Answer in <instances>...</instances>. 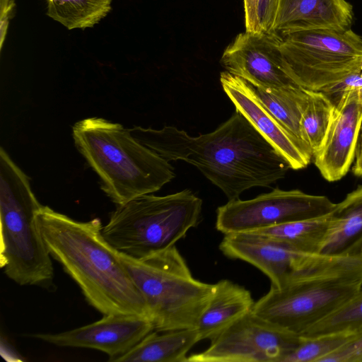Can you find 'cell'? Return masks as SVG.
I'll return each mask as SVG.
<instances>
[{
  "label": "cell",
  "mask_w": 362,
  "mask_h": 362,
  "mask_svg": "<svg viewBox=\"0 0 362 362\" xmlns=\"http://www.w3.org/2000/svg\"><path fill=\"white\" fill-rule=\"evenodd\" d=\"M130 133L168 161L194 165L229 200L254 187H269L283 178L286 160L240 112L214 131L189 136L175 127L160 129L134 126Z\"/></svg>",
  "instance_id": "cell-1"
},
{
  "label": "cell",
  "mask_w": 362,
  "mask_h": 362,
  "mask_svg": "<svg viewBox=\"0 0 362 362\" xmlns=\"http://www.w3.org/2000/svg\"><path fill=\"white\" fill-rule=\"evenodd\" d=\"M35 220L52 258L80 288L86 301L103 315H136L150 319L146 300L104 238L99 218L76 221L42 206Z\"/></svg>",
  "instance_id": "cell-2"
},
{
  "label": "cell",
  "mask_w": 362,
  "mask_h": 362,
  "mask_svg": "<svg viewBox=\"0 0 362 362\" xmlns=\"http://www.w3.org/2000/svg\"><path fill=\"white\" fill-rule=\"evenodd\" d=\"M75 146L117 206L159 190L175 177L169 161L139 141L122 124L101 117L77 122Z\"/></svg>",
  "instance_id": "cell-3"
},
{
  "label": "cell",
  "mask_w": 362,
  "mask_h": 362,
  "mask_svg": "<svg viewBox=\"0 0 362 362\" xmlns=\"http://www.w3.org/2000/svg\"><path fill=\"white\" fill-rule=\"evenodd\" d=\"M362 288V255H322L284 286L270 290L252 312L272 324L300 334Z\"/></svg>",
  "instance_id": "cell-4"
},
{
  "label": "cell",
  "mask_w": 362,
  "mask_h": 362,
  "mask_svg": "<svg viewBox=\"0 0 362 362\" xmlns=\"http://www.w3.org/2000/svg\"><path fill=\"white\" fill-rule=\"evenodd\" d=\"M42 205L28 177L0 149V267L20 286L52 290L54 268L51 255L36 223Z\"/></svg>",
  "instance_id": "cell-5"
},
{
  "label": "cell",
  "mask_w": 362,
  "mask_h": 362,
  "mask_svg": "<svg viewBox=\"0 0 362 362\" xmlns=\"http://www.w3.org/2000/svg\"><path fill=\"white\" fill-rule=\"evenodd\" d=\"M118 255L146 300L154 331L197 327L215 284L195 279L175 245L140 259Z\"/></svg>",
  "instance_id": "cell-6"
},
{
  "label": "cell",
  "mask_w": 362,
  "mask_h": 362,
  "mask_svg": "<svg viewBox=\"0 0 362 362\" xmlns=\"http://www.w3.org/2000/svg\"><path fill=\"white\" fill-rule=\"evenodd\" d=\"M202 209V200L188 189L144 194L117 206L102 233L117 251L144 258L175 245L198 225Z\"/></svg>",
  "instance_id": "cell-7"
},
{
  "label": "cell",
  "mask_w": 362,
  "mask_h": 362,
  "mask_svg": "<svg viewBox=\"0 0 362 362\" xmlns=\"http://www.w3.org/2000/svg\"><path fill=\"white\" fill-rule=\"evenodd\" d=\"M278 34L288 73L305 89L320 91L361 71L362 38L350 28L344 31L312 30Z\"/></svg>",
  "instance_id": "cell-8"
},
{
  "label": "cell",
  "mask_w": 362,
  "mask_h": 362,
  "mask_svg": "<svg viewBox=\"0 0 362 362\" xmlns=\"http://www.w3.org/2000/svg\"><path fill=\"white\" fill-rule=\"evenodd\" d=\"M335 204L322 195L275 188L248 200H229L216 210V228L224 235L255 232L275 226L323 216Z\"/></svg>",
  "instance_id": "cell-9"
},
{
  "label": "cell",
  "mask_w": 362,
  "mask_h": 362,
  "mask_svg": "<svg viewBox=\"0 0 362 362\" xmlns=\"http://www.w3.org/2000/svg\"><path fill=\"white\" fill-rule=\"evenodd\" d=\"M301 337L282 329L251 310L211 340L207 349L186 362H283Z\"/></svg>",
  "instance_id": "cell-10"
},
{
  "label": "cell",
  "mask_w": 362,
  "mask_h": 362,
  "mask_svg": "<svg viewBox=\"0 0 362 362\" xmlns=\"http://www.w3.org/2000/svg\"><path fill=\"white\" fill-rule=\"evenodd\" d=\"M280 43L277 33L245 30L226 48L221 64L255 88L298 86L288 73Z\"/></svg>",
  "instance_id": "cell-11"
},
{
  "label": "cell",
  "mask_w": 362,
  "mask_h": 362,
  "mask_svg": "<svg viewBox=\"0 0 362 362\" xmlns=\"http://www.w3.org/2000/svg\"><path fill=\"white\" fill-rule=\"evenodd\" d=\"M154 331L148 317L136 315L109 314L90 324L59 333L30 336L62 347L95 349L115 362Z\"/></svg>",
  "instance_id": "cell-12"
},
{
  "label": "cell",
  "mask_w": 362,
  "mask_h": 362,
  "mask_svg": "<svg viewBox=\"0 0 362 362\" xmlns=\"http://www.w3.org/2000/svg\"><path fill=\"white\" fill-rule=\"evenodd\" d=\"M219 249L227 257L243 260L259 269L276 288L284 286L321 256L304 253L283 241L256 232L224 235Z\"/></svg>",
  "instance_id": "cell-13"
},
{
  "label": "cell",
  "mask_w": 362,
  "mask_h": 362,
  "mask_svg": "<svg viewBox=\"0 0 362 362\" xmlns=\"http://www.w3.org/2000/svg\"><path fill=\"white\" fill-rule=\"evenodd\" d=\"M220 81L235 111L272 145L291 168L302 169L310 163L312 154L265 107L251 84L226 71L221 73Z\"/></svg>",
  "instance_id": "cell-14"
},
{
  "label": "cell",
  "mask_w": 362,
  "mask_h": 362,
  "mask_svg": "<svg viewBox=\"0 0 362 362\" xmlns=\"http://www.w3.org/2000/svg\"><path fill=\"white\" fill-rule=\"evenodd\" d=\"M362 124V89L351 90L335 107L320 151L313 156L323 177L334 182L349 171Z\"/></svg>",
  "instance_id": "cell-15"
},
{
  "label": "cell",
  "mask_w": 362,
  "mask_h": 362,
  "mask_svg": "<svg viewBox=\"0 0 362 362\" xmlns=\"http://www.w3.org/2000/svg\"><path fill=\"white\" fill-rule=\"evenodd\" d=\"M352 19V6L346 0H280L274 32L344 31Z\"/></svg>",
  "instance_id": "cell-16"
},
{
  "label": "cell",
  "mask_w": 362,
  "mask_h": 362,
  "mask_svg": "<svg viewBox=\"0 0 362 362\" xmlns=\"http://www.w3.org/2000/svg\"><path fill=\"white\" fill-rule=\"evenodd\" d=\"M329 214L330 223L320 254L362 255V185L335 204Z\"/></svg>",
  "instance_id": "cell-17"
},
{
  "label": "cell",
  "mask_w": 362,
  "mask_h": 362,
  "mask_svg": "<svg viewBox=\"0 0 362 362\" xmlns=\"http://www.w3.org/2000/svg\"><path fill=\"white\" fill-rule=\"evenodd\" d=\"M245 287L228 279L215 284V291L199 320L200 340L213 339L237 320L250 312L255 304Z\"/></svg>",
  "instance_id": "cell-18"
},
{
  "label": "cell",
  "mask_w": 362,
  "mask_h": 362,
  "mask_svg": "<svg viewBox=\"0 0 362 362\" xmlns=\"http://www.w3.org/2000/svg\"><path fill=\"white\" fill-rule=\"evenodd\" d=\"M200 340L197 328L153 331L115 362H186Z\"/></svg>",
  "instance_id": "cell-19"
},
{
  "label": "cell",
  "mask_w": 362,
  "mask_h": 362,
  "mask_svg": "<svg viewBox=\"0 0 362 362\" xmlns=\"http://www.w3.org/2000/svg\"><path fill=\"white\" fill-rule=\"evenodd\" d=\"M254 88L265 107L312 154L303 139L300 129L307 89L299 86Z\"/></svg>",
  "instance_id": "cell-20"
},
{
  "label": "cell",
  "mask_w": 362,
  "mask_h": 362,
  "mask_svg": "<svg viewBox=\"0 0 362 362\" xmlns=\"http://www.w3.org/2000/svg\"><path fill=\"white\" fill-rule=\"evenodd\" d=\"M329 214L317 218L286 223L255 232L283 241L304 253L320 254L330 223Z\"/></svg>",
  "instance_id": "cell-21"
},
{
  "label": "cell",
  "mask_w": 362,
  "mask_h": 362,
  "mask_svg": "<svg viewBox=\"0 0 362 362\" xmlns=\"http://www.w3.org/2000/svg\"><path fill=\"white\" fill-rule=\"evenodd\" d=\"M47 15L69 30L92 28L111 10L113 0H46Z\"/></svg>",
  "instance_id": "cell-22"
},
{
  "label": "cell",
  "mask_w": 362,
  "mask_h": 362,
  "mask_svg": "<svg viewBox=\"0 0 362 362\" xmlns=\"http://www.w3.org/2000/svg\"><path fill=\"white\" fill-rule=\"evenodd\" d=\"M334 110V106L322 92L307 89L300 129L303 139L310 148L313 157L324 143Z\"/></svg>",
  "instance_id": "cell-23"
},
{
  "label": "cell",
  "mask_w": 362,
  "mask_h": 362,
  "mask_svg": "<svg viewBox=\"0 0 362 362\" xmlns=\"http://www.w3.org/2000/svg\"><path fill=\"white\" fill-rule=\"evenodd\" d=\"M362 330V288L330 314L305 329L302 337Z\"/></svg>",
  "instance_id": "cell-24"
},
{
  "label": "cell",
  "mask_w": 362,
  "mask_h": 362,
  "mask_svg": "<svg viewBox=\"0 0 362 362\" xmlns=\"http://www.w3.org/2000/svg\"><path fill=\"white\" fill-rule=\"evenodd\" d=\"M355 332H339L314 337H302L296 348L283 362H320L344 344Z\"/></svg>",
  "instance_id": "cell-25"
},
{
  "label": "cell",
  "mask_w": 362,
  "mask_h": 362,
  "mask_svg": "<svg viewBox=\"0 0 362 362\" xmlns=\"http://www.w3.org/2000/svg\"><path fill=\"white\" fill-rule=\"evenodd\" d=\"M320 362H362V330L355 332L347 341Z\"/></svg>",
  "instance_id": "cell-26"
},
{
  "label": "cell",
  "mask_w": 362,
  "mask_h": 362,
  "mask_svg": "<svg viewBox=\"0 0 362 362\" xmlns=\"http://www.w3.org/2000/svg\"><path fill=\"white\" fill-rule=\"evenodd\" d=\"M362 89L361 71L355 72L325 88L322 92L336 107L352 90Z\"/></svg>",
  "instance_id": "cell-27"
},
{
  "label": "cell",
  "mask_w": 362,
  "mask_h": 362,
  "mask_svg": "<svg viewBox=\"0 0 362 362\" xmlns=\"http://www.w3.org/2000/svg\"><path fill=\"white\" fill-rule=\"evenodd\" d=\"M280 0H257V16L260 31L272 33Z\"/></svg>",
  "instance_id": "cell-28"
},
{
  "label": "cell",
  "mask_w": 362,
  "mask_h": 362,
  "mask_svg": "<svg viewBox=\"0 0 362 362\" xmlns=\"http://www.w3.org/2000/svg\"><path fill=\"white\" fill-rule=\"evenodd\" d=\"M257 0H244L246 31L259 32L257 16Z\"/></svg>",
  "instance_id": "cell-29"
},
{
  "label": "cell",
  "mask_w": 362,
  "mask_h": 362,
  "mask_svg": "<svg viewBox=\"0 0 362 362\" xmlns=\"http://www.w3.org/2000/svg\"><path fill=\"white\" fill-rule=\"evenodd\" d=\"M356 161L352 168L354 174L362 177V124L356 148Z\"/></svg>",
  "instance_id": "cell-30"
},
{
  "label": "cell",
  "mask_w": 362,
  "mask_h": 362,
  "mask_svg": "<svg viewBox=\"0 0 362 362\" xmlns=\"http://www.w3.org/2000/svg\"><path fill=\"white\" fill-rule=\"evenodd\" d=\"M14 6L13 0H0V16L11 13Z\"/></svg>",
  "instance_id": "cell-31"
},
{
  "label": "cell",
  "mask_w": 362,
  "mask_h": 362,
  "mask_svg": "<svg viewBox=\"0 0 362 362\" xmlns=\"http://www.w3.org/2000/svg\"><path fill=\"white\" fill-rule=\"evenodd\" d=\"M361 74L362 76V65H361Z\"/></svg>",
  "instance_id": "cell-32"
}]
</instances>
